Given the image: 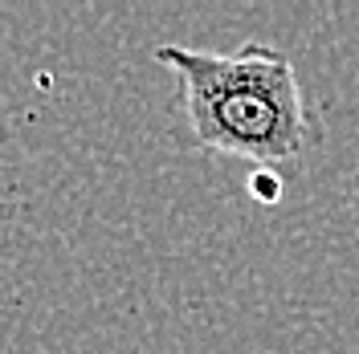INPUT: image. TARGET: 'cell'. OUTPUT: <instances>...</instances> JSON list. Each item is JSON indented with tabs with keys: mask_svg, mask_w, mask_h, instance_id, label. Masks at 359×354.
<instances>
[{
	"mask_svg": "<svg viewBox=\"0 0 359 354\" xmlns=\"http://www.w3.org/2000/svg\"><path fill=\"white\" fill-rule=\"evenodd\" d=\"M156 62L180 78L196 147L273 167L298 159L318 139L298 69L278 45L245 41L233 53L156 45Z\"/></svg>",
	"mask_w": 359,
	"mask_h": 354,
	"instance_id": "obj_1",
	"label": "cell"
},
{
	"mask_svg": "<svg viewBox=\"0 0 359 354\" xmlns=\"http://www.w3.org/2000/svg\"><path fill=\"white\" fill-rule=\"evenodd\" d=\"M253 192H257V199H262V204H273V199H278V192H282V183H278V176H273L269 167H262V171L253 176Z\"/></svg>",
	"mask_w": 359,
	"mask_h": 354,
	"instance_id": "obj_2",
	"label": "cell"
}]
</instances>
